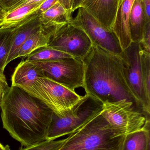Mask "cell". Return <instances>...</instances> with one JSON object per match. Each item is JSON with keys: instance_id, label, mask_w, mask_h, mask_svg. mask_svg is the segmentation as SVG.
<instances>
[{"instance_id": "1", "label": "cell", "mask_w": 150, "mask_h": 150, "mask_svg": "<svg viewBox=\"0 0 150 150\" xmlns=\"http://www.w3.org/2000/svg\"><path fill=\"white\" fill-rule=\"evenodd\" d=\"M0 107L3 127L23 146L46 140L53 112L41 100L11 85Z\"/></svg>"}, {"instance_id": "2", "label": "cell", "mask_w": 150, "mask_h": 150, "mask_svg": "<svg viewBox=\"0 0 150 150\" xmlns=\"http://www.w3.org/2000/svg\"><path fill=\"white\" fill-rule=\"evenodd\" d=\"M82 61L84 67L82 87L86 93L103 104L122 100L130 101L144 112L126 82L120 56L93 44Z\"/></svg>"}, {"instance_id": "3", "label": "cell", "mask_w": 150, "mask_h": 150, "mask_svg": "<svg viewBox=\"0 0 150 150\" xmlns=\"http://www.w3.org/2000/svg\"><path fill=\"white\" fill-rule=\"evenodd\" d=\"M125 136H116L101 112L70 134L59 150H121Z\"/></svg>"}, {"instance_id": "4", "label": "cell", "mask_w": 150, "mask_h": 150, "mask_svg": "<svg viewBox=\"0 0 150 150\" xmlns=\"http://www.w3.org/2000/svg\"><path fill=\"white\" fill-rule=\"evenodd\" d=\"M104 104L97 99L86 93L68 111L59 117L53 113L48 128L46 140L53 141L78 131L90 120L103 111Z\"/></svg>"}, {"instance_id": "5", "label": "cell", "mask_w": 150, "mask_h": 150, "mask_svg": "<svg viewBox=\"0 0 150 150\" xmlns=\"http://www.w3.org/2000/svg\"><path fill=\"white\" fill-rule=\"evenodd\" d=\"M19 87L41 100L59 117L64 116L82 97L45 77L38 78L31 83Z\"/></svg>"}, {"instance_id": "6", "label": "cell", "mask_w": 150, "mask_h": 150, "mask_svg": "<svg viewBox=\"0 0 150 150\" xmlns=\"http://www.w3.org/2000/svg\"><path fill=\"white\" fill-rule=\"evenodd\" d=\"M101 115L117 137L139 130L150 122V115L126 100L104 104Z\"/></svg>"}, {"instance_id": "7", "label": "cell", "mask_w": 150, "mask_h": 150, "mask_svg": "<svg viewBox=\"0 0 150 150\" xmlns=\"http://www.w3.org/2000/svg\"><path fill=\"white\" fill-rule=\"evenodd\" d=\"M92 44L84 31L72 20L53 31L47 46L82 60L90 51Z\"/></svg>"}, {"instance_id": "8", "label": "cell", "mask_w": 150, "mask_h": 150, "mask_svg": "<svg viewBox=\"0 0 150 150\" xmlns=\"http://www.w3.org/2000/svg\"><path fill=\"white\" fill-rule=\"evenodd\" d=\"M33 62L40 68L44 77L73 91L83 87L84 67L82 60L71 57L55 60Z\"/></svg>"}, {"instance_id": "9", "label": "cell", "mask_w": 150, "mask_h": 150, "mask_svg": "<svg viewBox=\"0 0 150 150\" xmlns=\"http://www.w3.org/2000/svg\"><path fill=\"white\" fill-rule=\"evenodd\" d=\"M140 43L132 42L120 55L123 64V73L131 92L147 115L150 113V101L144 89L142 75Z\"/></svg>"}, {"instance_id": "10", "label": "cell", "mask_w": 150, "mask_h": 150, "mask_svg": "<svg viewBox=\"0 0 150 150\" xmlns=\"http://www.w3.org/2000/svg\"><path fill=\"white\" fill-rule=\"evenodd\" d=\"M77 10V15L72 21L84 31L92 44L120 56L123 50L114 33L102 25L84 8L80 7Z\"/></svg>"}, {"instance_id": "11", "label": "cell", "mask_w": 150, "mask_h": 150, "mask_svg": "<svg viewBox=\"0 0 150 150\" xmlns=\"http://www.w3.org/2000/svg\"><path fill=\"white\" fill-rule=\"evenodd\" d=\"M123 1L84 0L80 7L84 8L102 25L112 31L117 10Z\"/></svg>"}, {"instance_id": "12", "label": "cell", "mask_w": 150, "mask_h": 150, "mask_svg": "<svg viewBox=\"0 0 150 150\" xmlns=\"http://www.w3.org/2000/svg\"><path fill=\"white\" fill-rule=\"evenodd\" d=\"M135 0H124L116 12L112 31L119 41L122 50L131 44L130 16L131 8Z\"/></svg>"}, {"instance_id": "13", "label": "cell", "mask_w": 150, "mask_h": 150, "mask_svg": "<svg viewBox=\"0 0 150 150\" xmlns=\"http://www.w3.org/2000/svg\"><path fill=\"white\" fill-rule=\"evenodd\" d=\"M41 25L38 12L17 26L12 38L11 46L6 65L16 59L21 46L35 32L40 30Z\"/></svg>"}, {"instance_id": "14", "label": "cell", "mask_w": 150, "mask_h": 150, "mask_svg": "<svg viewBox=\"0 0 150 150\" xmlns=\"http://www.w3.org/2000/svg\"><path fill=\"white\" fill-rule=\"evenodd\" d=\"M39 18L42 28L50 33L59 26L72 21L73 18L72 15L70 14L59 2L39 15Z\"/></svg>"}, {"instance_id": "15", "label": "cell", "mask_w": 150, "mask_h": 150, "mask_svg": "<svg viewBox=\"0 0 150 150\" xmlns=\"http://www.w3.org/2000/svg\"><path fill=\"white\" fill-rule=\"evenodd\" d=\"M42 77H44L43 72L34 62L24 60L17 66L12 74L11 85L22 87Z\"/></svg>"}, {"instance_id": "16", "label": "cell", "mask_w": 150, "mask_h": 150, "mask_svg": "<svg viewBox=\"0 0 150 150\" xmlns=\"http://www.w3.org/2000/svg\"><path fill=\"white\" fill-rule=\"evenodd\" d=\"M146 17L142 0H135L131 8L130 29L132 42L140 43L143 38Z\"/></svg>"}, {"instance_id": "17", "label": "cell", "mask_w": 150, "mask_h": 150, "mask_svg": "<svg viewBox=\"0 0 150 150\" xmlns=\"http://www.w3.org/2000/svg\"><path fill=\"white\" fill-rule=\"evenodd\" d=\"M41 4L24 5L6 12L1 28H14L20 25L37 13Z\"/></svg>"}, {"instance_id": "18", "label": "cell", "mask_w": 150, "mask_h": 150, "mask_svg": "<svg viewBox=\"0 0 150 150\" xmlns=\"http://www.w3.org/2000/svg\"><path fill=\"white\" fill-rule=\"evenodd\" d=\"M121 150H150V122L125 136Z\"/></svg>"}, {"instance_id": "19", "label": "cell", "mask_w": 150, "mask_h": 150, "mask_svg": "<svg viewBox=\"0 0 150 150\" xmlns=\"http://www.w3.org/2000/svg\"><path fill=\"white\" fill-rule=\"evenodd\" d=\"M51 34L52 33L48 32L41 27L21 46L17 54L16 59L26 57L36 49L47 46Z\"/></svg>"}, {"instance_id": "20", "label": "cell", "mask_w": 150, "mask_h": 150, "mask_svg": "<svg viewBox=\"0 0 150 150\" xmlns=\"http://www.w3.org/2000/svg\"><path fill=\"white\" fill-rule=\"evenodd\" d=\"M25 57V60L33 62L55 60L74 57L46 46L36 49Z\"/></svg>"}, {"instance_id": "21", "label": "cell", "mask_w": 150, "mask_h": 150, "mask_svg": "<svg viewBox=\"0 0 150 150\" xmlns=\"http://www.w3.org/2000/svg\"><path fill=\"white\" fill-rule=\"evenodd\" d=\"M21 25V24H20ZM17 27V26H16ZM16 27L0 29V71L4 72Z\"/></svg>"}, {"instance_id": "22", "label": "cell", "mask_w": 150, "mask_h": 150, "mask_svg": "<svg viewBox=\"0 0 150 150\" xmlns=\"http://www.w3.org/2000/svg\"><path fill=\"white\" fill-rule=\"evenodd\" d=\"M140 53L144 86L147 98L150 101V52L141 46Z\"/></svg>"}, {"instance_id": "23", "label": "cell", "mask_w": 150, "mask_h": 150, "mask_svg": "<svg viewBox=\"0 0 150 150\" xmlns=\"http://www.w3.org/2000/svg\"><path fill=\"white\" fill-rule=\"evenodd\" d=\"M66 139L57 141H45L31 146L21 148L19 150H59L67 141Z\"/></svg>"}, {"instance_id": "24", "label": "cell", "mask_w": 150, "mask_h": 150, "mask_svg": "<svg viewBox=\"0 0 150 150\" xmlns=\"http://www.w3.org/2000/svg\"><path fill=\"white\" fill-rule=\"evenodd\" d=\"M9 88L4 72L0 71V105L9 91Z\"/></svg>"}, {"instance_id": "25", "label": "cell", "mask_w": 150, "mask_h": 150, "mask_svg": "<svg viewBox=\"0 0 150 150\" xmlns=\"http://www.w3.org/2000/svg\"><path fill=\"white\" fill-rule=\"evenodd\" d=\"M58 2L59 0H45L41 4L37 12L39 15H40L49 9Z\"/></svg>"}, {"instance_id": "26", "label": "cell", "mask_w": 150, "mask_h": 150, "mask_svg": "<svg viewBox=\"0 0 150 150\" xmlns=\"http://www.w3.org/2000/svg\"><path fill=\"white\" fill-rule=\"evenodd\" d=\"M45 0H21L19 1L18 2L16 3L13 6H11L6 12L11 11L16 8L24 5H28L31 4H41Z\"/></svg>"}, {"instance_id": "27", "label": "cell", "mask_w": 150, "mask_h": 150, "mask_svg": "<svg viewBox=\"0 0 150 150\" xmlns=\"http://www.w3.org/2000/svg\"><path fill=\"white\" fill-rule=\"evenodd\" d=\"M21 0H0V3L3 9L7 11L11 6Z\"/></svg>"}, {"instance_id": "28", "label": "cell", "mask_w": 150, "mask_h": 150, "mask_svg": "<svg viewBox=\"0 0 150 150\" xmlns=\"http://www.w3.org/2000/svg\"><path fill=\"white\" fill-rule=\"evenodd\" d=\"M146 17V23H150V0H142ZM145 23V24H146Z\"/></svg>"}, {"instance_id": "29", "label": "cell", "mask_w": 150, "mask_h": 150, "mask_svg": "<svg viewBox=\"0 0 150 150\" xmlns=\"http://www.w3.org/2000/svg\"><path fill=\"white\" fill-rule=\"evenodd\" d=\"M59 1L70 14L72 15L73 13L71 11L72 0H59Z\"/></svg>"}, {"instance_id": "30", "label": "cell", "mask_w": 150, "mask_h": 150, "mask_svg": "<svg viewBox=\"0 0 150 150\" xmlns=\"http://www.w3.org/2000/svg\"><path fill=\"white\" fill-rule=\"evenodd\" d=\"M84 0H72L71 11L72 13L77 10Z\"/></svg>"}, {"instance_id": "31", "label": "cell", "mask_w": 150, "mask_h": 150, "mask_svg": "<svg viewBox=\"0 0 150 150\" xmlns=\"http://www.w3.org/2000/svg\"><path fill=\"white\" fill-rule=\"evenodd\" d=\"M6 11L4 9H0V29L1 28V24L3 21Z\"/></svg>"}, {"instance_id": "32", "label": "cell", "mask_w": 150, "mask_h": 150, "mask_svg": "<svg viewBox=\"0 0 150 150\" xmlns=\"http://www.w3.org/2000/svg\"><path fill=\"white\" fill-rule=\"evenodd\" d=\"M1 150H11L9 146L8 145H6L5 146H4V148L2 149Z\"/></svg>"}, {"instance_id": "33", "label": "cell", "mask_w": 150, "mask_h": 150, "mask_svg": "<svg viewBox=\"0 0 150 150\" xmlns=\"http://www.w3.org/2000/svg\"><path fill=\"white\" fill-rule=\"evenodd\" d=\"M4 148V146L1 144L0 143V150Z\"/></svg>"}, {"instance_id": "34", "label": "cell", "mask_w": 150, "mask_h": 150, "mask_svg": "<svg viewBox=\"0 0 150 150\" xmlns=\"http://www.w3.org/2000/svg\"><path fill=\"white\" fill-rule=\"evenodd\" d=\"M0 9H3L1 5V3H0Z\"/></svg>"}]
</instances>
